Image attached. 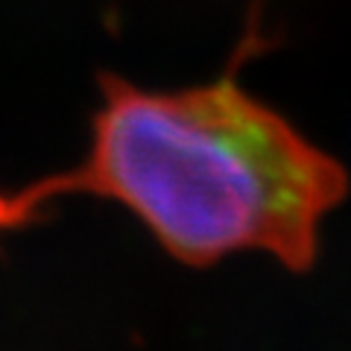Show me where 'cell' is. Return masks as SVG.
Returning a JSON list of instances; mask_svg holds the SVG:
<instances>
[{"label": "cell", "mask_w": 351, "mask_h": 351, "mask_svg": "<svg viewBox=\"0 0 351 351\" xmlns=\"http://www.w3.org/2000/svg\"><path fill=\"white\" fill-rule=\"evenodd\" d=\"M255 47L246 38L217 82L184 91L100 76L88 156L71 170L0 184V234L47 219L68 196H100L126 205L184 263L261 249L307 269L346 173L240 85L237 68Z\"/></svg>", "instance_id": "1"}]
</instances>
